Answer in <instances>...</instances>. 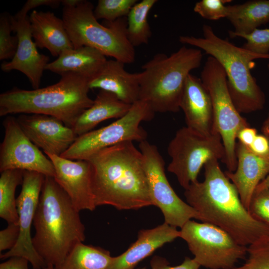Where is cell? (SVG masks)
Listing matches in <instances>:
<instances>
[{"label":"cell","instance_id":"obj_1","mask_svg":"<svg viewBox=\"0 0 269 269\" xmlns=\"http://www.w3.org/2000/svg\"><path fill=\"white\" fill-rule=\"evenodd\" d=\"M204 167V180L191 184L184 191L186 202L201 216L202 222L219 227L247 247L269 237V226L251 215L219 160H210Z\"/></svg>","mask_w":269,"mask_h":269},{"label":"cell","instance_id":"obj_2","mask_svg":"<svg viewBox=\"0 0 269 269\" xmlns=\"http://www.w3.org/2000/svg\"><path fill=\"white\" fill-rule=\"evenodd\" d=\"M87 160L92 168L96 207L110 205L122 210L153 205L142 154L133 141L104 148Z\"/></svg>","mask_w":269,"mask_h":269},{"label":"cell","instance_id":"obj_3","mask_svg":"<svg viewBox=\"0 0 269 269\" xmlns=\"http://www.w3.org/2000/svg\"><path fill=\"white\" fill-rule=\"evenodd\" d=\"M78 211L54 177L45 176L33 226V246L47 265L59 266L71 250L85 240Z\"/></svg>","mask_w":269,"mask_h":269},{"label":"cell","instance_id":"obj_4","mask_svg":"<svg viewBox=\"0 0 269 269\" xmlns=\"http://www.w3.org/2000/svg\"><path fill=\"white\" fill-rule=\"evenodd\" d=\"M56 83L24 90L14 87L0 95V116L42 114L55 117L72 128L79 117L93 104L88 93L90 80L66 73Z\"/></svg>","mask_w":269,"mask_h":269},{"label":"cell","instance_id":"obj_5","mask_svg":"<svg viewBox=\"0 0 269 269\" xmlns=\"http://www.w3.org/2000/svg\"><path fill=\"white\" fill-rule=\"evenodd\" d=\"M202 32L203 37L182 35L179 41L197 47L218 62L225 71L230 96L240 114L262 110L265 95L251 70L255 66V60L269 59V54H258L237 46L217 35L208 24L203 25Z\"/></svg>","mask_w":269,"mask_h":269},{"label":"cell","instance_id":"obj_6","mask_svg":"<svg viewBox=\"0 0 269 269\" xmlns=\"http://www.w3.org/2000/svg\"><path fill=\"white\" fill-rule=\"evenodd\" d=\"M202 58L200 49L185 46L169 56L156 54L139 72V100L155 113L178 112L185 80L200 66Z\"/></svg>","mask_w":269,"mask_h":269},{"label":"cell","instance_id":"obj_7","mask_svg":"<svg viewBox=\"0 0 269 269\" xmlns=\"http://www.w3.org/2000/svg\"><path fill=\"white\" fill-rule=\"evenodd\" d=\"M91 2L81 0L75 6H63L62 20L73 48L86 46L124 64L134 62V47L127 35V18L100 24Z\"/></svg>","mask_w":269,"mask_h":269},{"label":"cell","instance_id":"obj_8","mask_svg":"<svg viewBox=\"0 0 269 269\" xmlns=\"http://www.w3.org/2000/svg\"><path fill=\"white\" fill-rule=\"evenodd\" d=\"M200 79L212 100L214 126L221 137L225 150L222 160L227 171L236 170L237 136L244 128L250 126L247 120L236 109L230 96L226 73L213 57L209 56L201 72Z\"/></svg>","mask_w":269,"mask_h":269},{"label":"cell","instance_id":"obj_9","mask_svg":"<svg viewBox=\"0 0 269 269\" xmlns=\"http://www.w3.org/2000/svg\"><path fill=\"white\" fill-rule=\"evenodd\" d=\"M154 114L146 102L139 100L132 105L127 113L111 124L78 136L60 156L87 160L98 151L119 143L145 140L147 133L140 124L151 121Z\"/></svg>","mask_w":269,"mask_h":269},{"label":"cell","instance_id":"obj_10","mask_svg":"<svg viewBox=\"0 0 269 269\" xmlns=\"http://www.w3.org/2000/svg\"><path fill=\"white\" fill-rule=\"evenodd\" d=\"M167 152L171 158L168 172L174 174L184 190L198 181L201 169L208 161L224 159L225 150L219 134L206 135L186 126L176 132Z\"/></svg>","mask_w":269,"mask_h":269},{"label":"cell","instance_id":"obj_11","mask_svg":"<svg viewBox=\"0 0 269 269\" xmlns=\"http://www.w3.org/2000/svg\"><path fill=\"white\" fill-rule=\"evenodd\" d=\"M180 229V238L201 267L233 269L239 260L246 259L248 247L239 244L217 226L190 220Z\"/></svg>","mask_w":269,"mask_h":269},{"label":"cell","instance_id":"obj_12","mask_svg":"<svg viewBox=\"0 0 269 269\" xmlns=\"http://www.w3.org/2000/svg\"><path fill=\"white\" fill-rule=\"evenodd\" d=\"M153 205L164 216V223L181 228L191 219L203 222L201 216L183 201L170 185L165 173L164 159L155 145L146 140L139 143Z\"/></svg>","mask_w":269,"mask_h":269},{"label":"cell","instance_id":"obj_13","mask_svg":"<svg viewBox=\"0 0 269 269\" xmlns=\"http://www.w3.org/2000/svg\"><path fill=\"white\" fill-rule=\"evenodd\" d=\"M2 125L4 135L0 145V172L19 169L54 177L52 161L28 138L17 119L7 116Z\"/></svg>","mask_w":269,"mask_h":269},{"label":"cell","instance_id":"obj_14","mask_svg":"<svg viewBox=\"0 0 269 269\" xmlns=\"http://www.w3.org/2000/svg\"><path fill=\"white\" fill-rule=\"evenodd\" d=\"M45 177L38 172L24 171L21 189L16 198L19 238L12 249L0 254V259L15 256L23 257L29 261L33 269H44L47 266L35 251L31 236V227Z\"/></svg>","mask_w":269,"mask_h":269},{"label":"cell","instance_id":"obj_15","mask_svg":"<svg viewBox=\"0 0 269 269\" xmlns=\"http://www.w3.org/2000/svg\"><path fill=\"white\" fill-rule=\"evenodd\" d=\"M52 161L54 178L70 198L75 208L94 211L96 206L92 187V168L89 161L73 160L45 154Z\"/></svg>","mask_w":269,"mask_h":269},{"label":"cell","instance_id":"obj_16","mask_svg":"<svg viewBox=\"0 0 269 269\" xmlns=\"http://www.w3.org/2000/svg\"><path fill=\"white\" fill-rule=\"evenodd\" d=\"M17 122L28 138L45 154L60 156L78 136L60 120L42 114H21Z\"/></svg>","mask_w":269,"mask_h":269},{"label":"cell","instance_id":"obj_17","mask_svg":"<svg viewBox=\"0 0 269 269\" xmlns=\"http://www.w3.org/2000/svg\"><path fill=\"white\" fill-rule=\"evenodd\" d=\"M10 20L13 32L18 37V44L13 58L9 62H3L1 69L4 72L15 70L22 72L27 77L33 89H38L49 58L38 52L32 40L28 15H10Z\"/></svg>","mask_w":269,"mask_h":269},{"label":"cell","instance_id":"obj_18","mask_svg":"<svg viewBox=\"0 0 269 269\" xmlns=\"http://www.w3.org/2000/svg\"><path fill=\"white\" fill-rule=\"evenodd\" d=\"M180 109L184 113L186 127L204 134H218L209 93L200 78L191 73L184 83Z\"/></svg>","mask_w":269,"mask_h":269},{"label":"cell","instance_id":"obj_19","mask_svg":"<svg viewBox=\"0 0 269 269\" xmlns=\"http://www.w3.org/2000/svg\"><path fill=\"white\" fill-rule=\"evenodd\" d=\"M236 156V170L224 172L235 186L243 205L248 210L255 189L269 174V157L258 155L239 142L237 143Z\"/></svg>","mask_w":269,"mask_h":269},{"label":"cell","instance_id":"obj_20","mask_svg":"<svg viewBox=\"0 0 269 269\" xmlns=\"http://www.w3.org/2000/svg\"><path fill=\"white\" fill-rule=\"evenodd\" d=\"M180 238V231L165 223L138 232L136 240L123 254L113 257L107 269H134L142 260L164 244Z\"/></svg>","mask_w":269,"mask_h":269},{"label":"cell","instance_id":"obj_21","mask_svg":"<svg viewBox=\"0 0 269 269\" xmlns=\"http://www.w3.org/2000/svg\"><path fill=\"white\" fill-rule=\"evenodd\" d=\"M125 64L115 59L108 60L100 72L90 80V89L110 92L129 105L139 100L140 73L127 71Z\"/></svg>","mask_w":269,"mask_h":269},{"label":"cell","instance_id":"obj_22","mask_svg":"<svg viewBox=\"0 0 269 269\" xmlns=\"http://www.w3.org/2000/svg\"><path fill=\"white\" fill-rule=\"evenodd\" d=\"M32 38L36 46L47 49L53 56L73 48L62 19L51 12L33 10L29 16Z\"/></svg>","mask_w":269,"mask_h":269},{"label":"cell","instance_id":"obj_23","mask_svg":"<svg viewBox=\"0 0 269 269\" xmlns=\"http://www.w3.org/2000/svg\"><path fill=\"white\" fill-rule=\"evenodd\" d=\"M107 60L99 50L84 46L63 51L55 60L46 65L45 70L60 75L76 73L90 80L100 72Z\"/></svg>","mask_w":269,"mask_h":269},{"label":"cell","instance_id":"obj_24","mask_svg":"<svg viewBox=\"0 0 269 269\" xmlns=\"http://www.w3.org/2000/svg\"><path fill=\"white\" fill-rule=\"evenodd\" d=\"M132 105L120 100L114 94L100 90L92 105L86 109L72 126L78 136L93 130L100 123L110 119H119L129 111Z\"/></svg>","mask_w":269,"mask_h":269},{"label":"cell","instance_id":"obj_25","mask_svg":"<svg viewBox=\"0 0 269 269\" xmlns=\"http://www.w3.org/2000/svg\"><path fill=\"white\" fill-rule=\"evenodd\" d=\"M228 8L227 18L234 28L229 31L231 38L249 34L269 22V0H251Z\"/></svg>","mask_w":269,"mask_h":269},{"label":"cell","instance_id":"obj_26","mask_svg":"<svg viewBox=\"0 0 269 269\" xmlns=\"http://www.w3.org/2000/svg\"><path fill=\"white\" fill-rule=\"evenodd\" d=\"M112 258L107 250L80 243L54 269H107Z\"/></svg>","mask_w":269,"mask_h":269},{"label":"cell","instance_id":"obj_27","mask_svg":"<svg viewBox=\"0 0 269 269\" xmlns=\"http://www.w3.org/2000/svg\"><path fill=\"white\" fill-rule=\"evenodd\" d=\"M157 2V0L137 2L128 15L127 35L134 47L148 43L151 35L148 15Z\"/></svg>","mask_w":269,"mask_h":269},{"label":"cell","instance_id":"obj_28","mask_svg":"<svg viewBox=\"0 0 269 269\" xmlns=\"http://www.w3.org/2000/svg\"><path fill=\"white\" fill-rule=\"evenodd\" d=\"M23 172L19 169H10L0 172V217L8 224H18L15 193L17 186L22 183Z\"/></svg>","mask_w":269,"mask_h":269},{"label":"cell","instance_id":"obj_29","mask_svg":"<svg viewBox=\"0 0 269 269\" xmlns=\"http://www.w3.org/2000/svg\"><path fill=\"white\" fill-rule=\"evenodd\" d=\"M137 1V0H99L94 9V14L98 20L103 19L106 21H113L127 17Z\"/></svg>","mask_w":269,"mask_h":269},{"label":"cell","instance_id":"obj_30","mask_svg":"<svg viewBox=\"0 0 269 269\" xmlns=\"http://www.w3.org/2000/svg\"><path fill=\"white\" fill-rule=\"evenodd\" d=\"M245 263L233 269H269V237L248 246Z\"/></svg>","mask_w":269,"mask_h":269},{"label":"cell","instance_id":"obj_31","mask_svg":"<svg viewBox=\"0 0 269 269\" xmlns=\"http://www.w3.org/2000/svg\"><path fill=\"white\" fill-rule=\"evenodd\" d=\"M10 14L4 12L0 15V60L12 59L16 52L18 39L13 36Z\"/></svg>","mask_w":269,"mask_h":269},{"label":"cell","instance_id":"obj_32","mask_svg":"<svg viewBox=\"0 0 269 269\" xmlns=\"http://www.w3.org/2000/svg\"><path fill=\"white\" fill-rule=\"evenodd\" d=\"M248 210L255 219L269 226V189L256 188Z\"/></svg>","mask_w":269,"mask_h":269},{"label":"cell","instance_id":"obj_33","mask_svg":"<svg viewBox=\"0 0 269 269\" xmlns=\"http://www.w3.org/2000/svg\"><path fill=\"white\" fill-rule=\"evenodd\" d=\"M231 0H201L195 3L193 10L203 18L216 20L227 18L228 5L225 4Z\"/></svg>","mask_w":269,"mask_h":269},{"label":"cell","instance_id":"obj_34","mask_svg":"<svg viewBox=\"0 0 269 269\" xmlns=\"http://www.w3.org/2000/svg\"><path fill=\"white\" fill-rule=\"evenodd\" d=\"M238 37L246 40L243 48L258 54H269V28H257L249 34Z\"/></svg>","mask_w":269,"mask_h":269},{"label":"cell","instance_id":"obj_35","mask_svg":"<svg viewBox=\"0 0 269 269\" xmlns=\"http://www.w3.org/2000/svg\"><path fill=\"white\" fill-rule=\"evenodd\" d=\"M19 236L18 224L9 223L0 231V252L12 249L16 244Z\"/></svg>","mask_w":269,"mask_h":269},{"label":"cell","instance_id":"obj_36","mask_svg":"<svg viewBox=\"0 0 269 269\" xmlns=\"http://www.w3.org/2000/svg\"><path fill=\"white\" fill-rule=\"evenodd\" d=\"M151 269H199L200 265L194 260L186 257L183 262L176 266H169L167 260L162 257L155 256L150 261Z\"/></svg>","mask_w":269,"mask_h":269},{"label":"cell","instance_id":"obj_37","mask_svg":"<svg viewBox=\"0 0 269 269\" xmlns=\"http://www.w3.org/2000/svg\"><path fill=\"white\" fill-rule=\"evenodd\" d=\"M61 1L62 0H28L16 14L22 16H27L29 10L43 5L57 8L59 6Z\"/></svg>","mask_w":269,"mask_h":269},{"label":"cell","instance_id":"obj_38","mask_svg":"<svg viewBox=\"0 0 269 269\" xmlns=\"http://www.w3.org/2000/svg\"><path fill=\"white\" fill-rule=\"evenodd\" d=\"M249 148L258 155L269 157V138L264 134H258Z\"/></svg>","mask_w":269,"mask_h":269},{"label":"cell","instance_id":"obj_39","mask_svg":"<svg viewBox=\"0 0 269 269\" xmlns=\"http://www.w3.org/2000/svg\"><path fill=\"white\" fill-rule=\"evenodd\" d=\"M29 261L21 257H12L0 264V269H29Z\"/></svg>","mask_w":269,"mask_h":269},{"label":"cell","instance_id":"obj_40","mask_svg":"<svg viewBox=\"0 0 269 269\" xmlns=\"http://www.w3.org/2000/svg\"><path fill=\"white\" fill-rule=\"evenodd\" d=\"M258 135L257 130L250 126L241 129L237 134V139L243 145L250 147Z\"/></svg>","mask_w":269,"mask_h":269},{"label":"cell","instance_id":"obj_41","mask_svg":"<svg viewBox=\"0 0 269 269\" xmlns=\"http://www.w3.org/2000/svg\"><path fill=\"white\" fill-rule=\"evenodd\" d=\"M256 188H258V189L267 188L269 189V174L263 180H262L259 183V184L257 186Z\"/></svg>","mask_w":269,"mask_h":269},{"label":"cell","instance_id":"obj_42","mask_svg":"<svg viewBox=\"0 0 269 269\" xmlns=\"http://www.w3.org/2000/svg\"><path fill=\"white\" fill-rule=\"evenodd\" d=\"M263 129H269V112L268 117L263 124L262 130Z\"/></svg>","mask_w":269,"mask_h":269},{"label":"cell","instance_id":"obj_43","mask_svg":"<svg viewBox=\"0 0 269 269\" xmlns=\"http://www.w3.org/2000/svg\"><path fill=\"white\" fill-rule=\"evenodd\" d=\"M262 131L263 133V134H264L269 138V129H263L262 130Z\"/></svg>","mask_w":269,"mask_h":269},{"label":"cell","instance_id":"obj_44","mask_svg":"<svg viewBox=\"0 0 269 269\" xmlns=\"http://www.w3.org/2000/svg\"><path fill=\"white\" fill-rule=\"evenodd\" d=\"M44 269H54V266L51 265H47Z\"/></svg>","mask_w":269,"mask_h":269},{"label":"cell","instance_id":"obj_45","mask_svg":"<svg viewBox=\"0 0 269 269\" xmlns=\"http://www.w3.org/2000/svg\"><path fill=\"white\" fill-rule=\"evenodd\" d=\"M267 67H268V68L269 69V63L268 64Z\"/></svg>","mask_w":269,"mask_h":269},{"label":"cell","instance_id":"obj_46","mask_svg":"<svg viewBox=\"0 0 269 269\" xmlns=\"http://www.w3.org/2000/svg\"><path fill=\"white\" fill-rule=\"evenodd\" d=\"M139 269H146L145 268H143Z\"/></svg>","mask_w":269,"mask_h":269}]
</instances>
